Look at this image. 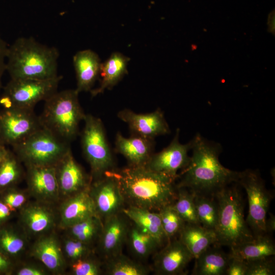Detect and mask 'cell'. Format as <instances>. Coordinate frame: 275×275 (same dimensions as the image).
Instances as JSON below:
<instances>
[{
	"label": "cell",
	"mask_w": 275,
	"mask_h": 275,
	"mask_svg": "<svg viewBox=\"0 0 275 275\" xmlns=\"http://www.w3.org/2000/svg\"><path fill=\"white\" fill-rule=\"evenodd\" d=\"M192 155L178 178L177 187H184L195 195L214 197L228 185L237 182L239 172L223 166L219 160L221 145L197 133L191 140Z\"/></svg>",
	"instance_id": "obj_1"
},
{
	"label": "cell",
	"mask_w": 275,
	"mask_h": 275,
	"mask_svg": "<svg viewBox=\"0 0 275 275\" xmlns=\"http://www.w3.org/2000/svg\"><path fill=\"white\" fill-rule=\"evenodd\" d=\"M111 172L118 179L129 205L158 211L177 199L175 180L144 166H129Z\"/></svg>",
	"instance_id": "obj_2"
},
{
	"label": "cell",
	"mask_w": 275,
	"mask_h": 275,
	"mask_svg": "<svg viewBox=\"0 0 275 275\" xmlns=\"http://www.w3.org/2000/svg\"><path fill=\"white\" fill-rule=\"evenodd\" d=\"M59 51L33 37H21L8 46L6 70L11 79H44L58 74Z\"/></svg>",
	"instance_id": "obj_3"
},
{
	"label": "cell",
	"mask_w": 275,
	"mask_h": 275,
	"mask_svg": "<svg viewBox=\"0 0 275 275\" xmlns=\"http://www.w3.org/2000/svg\"><path fill=\"white\" fill-rule=\"evenodd\" d=\"M238 183H232L214 197L218 206L216 244L230 248L254 239L244 218V203Z\"/></svg>",
	"instance_id": "obj_4"
},
{
	"label": "cell",
	"mask_w": 275,
	"mask_h": 275,
	"mask_svg": "<svg viewBox=\"0 0 275 275\" xmlns=\"http://www.w3.org/2000/svg\"><path fill=\"white\" fill-rule=\"evenodd\" d=\"M76 89L57 91L45 100L39 117L42 126L69 143L78 133L86 114L80 105Z\"/></svg>",
	"instance_id": "obj_5"
},
{
	"label": "cell",
	"mask_w": 275,
	"mask_h": 275,
	"mask_svg": "<svg viewBox=\"0 0 275 275\" xmlns=\"http://www.w3.org/2000/svg\"><path fill=\"white\" fill-rule=\"evenodd\" d=\"M12 148L25 167L54 166L71 150L69 143L43 127Z\"/></svg>",
	"instance_id": "obj_6"
},
{
	"label": "cell",
	"mask_w": 275,
	"mask_h": 275,
	"mask_svg": "<svg viewBox=\"0 0 275 275\" xmlns=\"http://www.w3.org/2000/svg\"><path fill=\"white\" fill-rule=\"evenodd\" d=\"M84 121L81 147L94 180L114 171L115 162L101 120L91 114H86Z\"/></svg>",
	"instance_id": "obj_7"
},
{
	"label": "cell",
	"mask_w": 275,
	"mask_h": 275,
	"mask_svg": "<svg viewBox=\"0 0 275 275\" xmlns=\"http://www.w3.org/2000/svg\"><path fill=\"white\" fill-rule=\"evenodd\" d=\"M63 76L49 79H10L0 96L4 109L22 108L34 109L41 101H45L55 93Z\"/></svg>",
	"instance_id": "obj_8"
},
{
	"label": "cell",
	"mask_w": 275,
	"mask_h": 275,
	"mask_svg": "<svg viewBox=\"0 0 275 275\" xmlns=\"http://www.w3.org/2000/svg\"><path fill=\"white\" fill-rule=\"evenodd\" d=\"M237 183L245 190L249 209L246 222L255 237L266 234L265 223L273 198L258 171L239 172Z\"/></svg>",
	"instance_id": "obj_9"
},
{
	"label": "cell",
	"mask_w": 275,
	"mask_h": 275,
	"mask_svg": "<svg viewBox=\"0 0 275 275\" xmlns=\"http://www.w3.org/2000/svg\"><path fill=\"white\" fill-rule=\"evenodd\" d=\"M42 127L34 109H4L0 111V143L13 147Z\"/></svg>",
	"instance_id": "obj_10"
},
{
	"label": "cell",
	"mask_w": 275,
	"mask_h": 275,
	"mask_svg": "<svg viewBox=\"0 0 275 275\" xmlns=\"http://www.w3.org/2000/svg\"><path fill=\"white\" fill-rule=\"evenodd\" d=\"M89 193L97 214L102 221L122 212L125 207V202L119 181L111 171L92 180Z\"/></svg>",
	"instance_id": "obj_11"
},
{
	"label": "cell",
	"mask_w": 275,
	"mask_h": 275,
	"mask_svg": "<svg viewBox=\"0 0 275 275\" xmlns=\"http://www.w3.org/2000/svg\"><path fill=\"white\" fill-rule=\"evenodd\" d=\"M179 135L180 129H177L170 144L161 151L153 153L144 167L176 180L178 177V171L184 169L189 163L188 153L191 147V141L181 144Z\"/></svg>",
	"instance_id": "obj_12"
},
{
	"label": "cell",
	"mask_w": 275,
	"mask_h": 275,
	"mask_svg": "<svg viewBox=\"0 0 275 275\" xmlns=\"http://www.w3.org/2000/svg\"><path fill=\"white\" fill-rule=\"evenodd\" d=\"M60 200H63L90 187L92 181L74 159L70 150L54 166Z\"/></svg>",
	"instance_id": "obj_13"
},
{
	"label": "cell",
	"mask_w": 275,
	"mask_h": 275,
	"mask_svg": "<svg viewBox=\"0 0 275 275\" xmlns=\"http://www.w3.org/2000/svg\"><path fill=\"white\" fill-rule=\"evenodd\" d=\"M194 258L179 239L173 238L155 253L151 268L156 274H183Z\"/></svg>",
	"instance_id": "obj_14"
},
{
	"label": "cell",
	"mask_w": 275,
	"mask_h": 275,
	"mask_svg": "<svg viewBox=\"0 0 275 275\" xmlns=\"http://www.w3.org/2000/svg\"><path fill=\"white\" fill-rule=\"evenodd\" d=\"M25 177L27 190L36 201L52 205L60 200L54 166H28Z\"/></svg>",
	"instance_id": "obj_15"
},
{
	"label": "cell",
	"mask_w": 275,
	"mask_h": 275,
	"mask_svg": "<svg viewBox=\"0 0 275 275\" xmlns=\"http://www.w3.org/2000/svg\"><path fill=\"white\" fill-rule=\"evenodd\" d=\"M51 205L36 201L19 211L20 225L28 236L38 237L53 231L58 217Z\"/></svg>",
	"instance_id": "obj_16"
},
{
	"label": "cell",
	"mask_w": 275,
	"mask_h": 275,
	"mask_svg": "<svg viewBox=\"0 0 275 275\" xmlns=\"http://www.w3.org/2000/svg\"><path fill=\"white\" fill-rule=\"evenodd\" d=\"M117 116L127 124L134 135L154 140L157 136L170 132L164 114L159 108L147 114H138L124 109L118 112Z\"/></svg>",
	"instance_id": "obj_17"
},
{
	"label": "cell",
	"mask_w": 275,
	"mask_h": 275,
	"mask_svg": "<svg viewBox=\"0 0 275 275\" xmlns=\"http://www.w3.org/2000/svg\"><path fill=\"white\" fill-rule=\"evenodd\" d=\"M122 213L103 221L97 241L99 251L105 260L122 253L123 246L126 241L129 226Z\"/></svg>",
	"instance_id": "obj_18"
},
{
	"label": "cell",
	"mask_w": 275,
	"mask_h": 275,
	"mask_svg": "<svg viewBox=\"0 0 275 275\" xmlns=\"http://www.w3.org/2000/svg\"><path fill=\"white\" fill-rule=\"evenodd\" d=\"M51 231L38 237L33 244L31 253L50 272L60 274L67 265L61 241Z\"/></svg>",
	"instance_id": "obj_19"
},
{
	"label": "cell",
	"mask_w": 275,
	"mask_h": 275,
	"mask_svg": "<svg viewBox=\"0 0 275 275\" xmlns=\"http://www.w3.org/2000/svg\"><path fill=\"white\" fill-rule=\"evenodd\" d=\"M89 188L62 201L58 214L60 228L65 230L87 218L97 215Z\"/></svg>",
	"instance_id": "obj_20"
},
{
	"label": "cell",
	"mask_w": 275,
	"mask_h": 275,
	"mask_svg": "<svg viewBox=\"0 0 275 275\" xmlns=\"http://www.w3.org/2000/svg\"><path fill=\"white\" fill-rule=\"evenodd\" d=\"M153 140L133 135L125 138L117 133L115 151L124 156L129 166H144L153 154Z\"/></svg>",
	"instance_id": "obj_21"
},
{
	"label": "cell",
	"mask_w": 275,
	"mask_h": 275,
	"mask_svg": "<svg viewBox=\"0 0 275 275\" xmlns=\"http://www.w3.org/2000/svg\"><path fill=\"white\" fill-rule=\"evenodd\" d=\"M77 86L75 89L81 92L90 91L98 77L101 65L98 54L90 49L77 52L73 58Z\"/></svg>",
	"instance_id": "obj_22"
},
{
	"label": "cell",
	"mask_w": 275,
	"mask_h": 275,
	"mask_svg": "<svg viewBox=\"0 0 275 275\" xmlns=\"http://www.w3.org/2000/svg\"><path fill=\"white\" fill-rule=\"evenodd\" d=\"M133 224L150 234L162 247L169 241L162 227L157 211L128 205L122 210Z\"/></svg>",
	"instance_id": "obj_23"
},
{
	"label": "cell",
	"mask_w": 275,
	"mask_h": 275,
	"mask_svg": "<svg viewBox=\"0 0 275 275\" xmlns=\"http://www.w3.org/2000/svg\"><path fill=\"white\" fill-rule=\"evenodd\" d=\"M130 59L120 52H114L104 62L101 63L99 75L101 80L98 88L92 89V97L103 93L114 87L127 73V66Z\"/></svg>",
	"instance_id": "obj_24"
},
{
	"label": "cell",
	"mask_w": 275,
	"mask_h": 275,
	"mask_svg": "<svg viewBox=\"0 0 275 275\" xmlns=\"http://www.w3.org/2000/svg\"><path fill=\"white\" fill-rule=\"evenodd\" d=\"M179 236L195 259L210 246L216 244L215 231L199 224L185 223Z\"/></svg>",
	"instance_id": "obj_25"
},
{
	"label": "cell",
	"mask_w": 275,
	"mask_h": 275,
	"mask_svg": "<svg viewBox=\"0 0 275 275\" xmlns=\"http://www.w3.org/2000/svg\"><path fill=\"white\" fill-rule=\"evenodd\" d=\"M220 246L216 244H213L195 258L192 274H225L229 257Z\"/></svg>",
	"instance_id": "obj_26"
},
{
	"label": "cell",
	"mask_w": 275,
	"mask_h": 275,
	"mask_svg": "<svg viewBox=\"0 0 275 275\" xmlns=\"http://www.w3.org/2000/svg\"><path fill=\"white\" fill-rule=\"evenodd\" d=\"M275 245L269 234L256 237L254 239L230 248L229 258L248 261L274 256Z\"/></svg>",
	"instance_id": "obj_27"
},
{
	"label": "cell",
	"mask_w": 275,
	"mask_h": 275,
	"mask_svg": "<svg viewBox=\"0 0 275 275\" xmlns=\"http://www.w3.org/2000/svg\"><path fill=\"white\" fill-rule=\"evenodd\" d=\"M126 241L133 254L141 259L156 253L160 247L154 238L135 224L129 228Z\"/></svg>",
	"instance_id": "obj_28"
},
{
	"label": "cell",
	"mask_w": 275,
	"mask_h": 275,
	"mask_svg": "<svg viewBox=\"0 0 275 275\" xmlns=\"http://www.w3.org/2000/svg\"><path fill=\"white\" fill-rule=\"evenodd\" d=\"M28 235L12 227L0 228V252L10 259L17 258L25 251Z\"/></svg>",
	"instance_id": "obj_29"
},
{
	"label": "cell",
	"mask_w": 275,
	"mask_h": 275,
	"mask_svg": "<svg viewBox=\"0 0 275 275\" xmlns=\"http://www.w3.org/2000/svg\"><path fill=\"white\" fill-rule=\"evenodd\" d=\"M104 269L108 275H147L151 269L122 253L105 259Z\"/></svg>",
	"instance_id": "obj_30"
},
{
	"label": "cell",
	"mask_w": 275,
	"mask_h": 275,
	"mask_svg": "<svg viewBox=\"0 0 275 275\" xmlns=\"http://www.w3.org/2000/svg\"><path fill=\"white\" fill-rule=\"evenodd\" d=\"M103 226V221L98 216L87 218L65 229L66 235L92 245L98 240Z\"/></svg>",
	"instance_id": "obj_31"
},
{
	"label": "cell",
	"mask_w": 275,
	"mask_h": 275,
	"mask_svg": "<svg viewBox=\"0 0 275 275\" xmlns=\"http://www.w3.org/2000/svg\"><path fill=\"white\" fill-rule=\"evenodd\" d=\"M21 163L13 151L11 150L0 162V193L15 186L25 176Z\"/></svg>",
	"instance_id": "obj_32"
},
{
	"label": "cell",
	"mask_w": 275,
	"mask_h": 275,
	"mask_svg": "<svg viewBox=\"0 0 275 275\" xmlns=\"http://www.w3.org/2000/svg\"><path fill=\"white\" fill-rule=\"evenodd\" d=\"M195 202L200 225L215 231L218 217V206L215 197L195 195Z\"/></svg>",
	"instance_id": "obj_33"
},
{
	"label": "cell",
	"mask_w": 275,
	"mask_h": 275,
	"mask_svg": "<svg viewBox=\"0 0 275 275\" xmlns=\"http://www.w3.org/2000/svg\"><path fill=\"white\" fill-rule=\"evenodd\" d=\"M177 188V198L173 208L186 223L200 225L197 214L195 195L187 188Z\"/></svg>",
	"instance_id": "obj_34"
},
{
	"label": "cell",
	"mask_w": 275,
	"mask_h": 275,
	"mask_svg": "<svg viewBox=\"0 0 275 275\" xmlns=\"http://www.w3.org/2000/svg\"><path fill=\"white\" fill-rule=\"evenodd\" d=\"M157 212L168 240L179 235L186 223L173 208L172 204L162 207Z\"/></svg>",
	"instance_id": "obj_35"
},
{
	"label": "cell",
	"mask_w": 275,
	"mask_h": 275,
	"mask_svg": "<svg viewBox=\"0 0 275 275\" xmlns=\"http://www.w3.org/2000/svg\"><path fill=\"white\" fill-rule=\"evenodd\" d=\"M61 244L64 257L70 264L93 255L92 245L67 235L62 239Z\"/></svg>",
	"instance_id": "obj_36"
},
{
	"label": "cell",
	"mask_w": 275,
	"mask_h": 275,
	"mask_svg": "<svg viewBox=\"0 0 275 275\" xmlns=\"http://www.w3.org/2000/svg\"><path fill=\"white\" fill-rule=\"evenodd\" d=\"M0 195V199L14 212L20 211L29 203L30 196L27 190H21L15 186L4 190Z\"/></svg>",
	"instance_id": "obj_37"
},
{
	"label": "cell",
	"mask_w": 275,
	"mask_h": 275,
	"mask_svg": "<svg viewBox=\"0 0 275 275\" xmlns=\"http://www.w3.org/2000/svg\"><path fill=\"white\" fill-rule=\"evenodd\" d=\"M71 273L73 275H99L103 272L102 264L93 255L71 264Z\"/></svg>",
	"instance_id": "obj_38"
},
{
	"label": "cell",
	"mask_w": 275,
	"mask_h": 275,
	"mask_svg": "<svg viewBox=\"0 0 275 275\" xmlns=\"http://www.w3.org/2000/svg\"><path fill=\"white\" fill-rule=\"evenodd\" d=\"M247 270L245 275H274L275 262L274 256L245 261Z\"/></svg>",
	"instance_id": "obj_39"
},
{
	"label": "cell",
	"mask_w": 275,
	"mask_h": 275,
	"mask_svg": "<svg viewBox=\"0 0 275 275\" xmlns=\"http://www.w3.org/2000/svg\"><path fill=\"white\" fill-rule=\"evenodd\" d=\"M14 272L16 275H46L50 272L43 265L26 263L18 267Z\"/></svg>",
	"instance_id": "obj_40"
},
{
	"label": "cell",
	"mask_w": 275,
	"mask_h": 275,
	"mask_svg": "<svg viewBox=\"0 0 275 275\" xmlns=\"http://www.w3.org/2000/svg\"><path fill=\"white\" fill-rule=\"evenodd\" d=\"M247 265L245 261L234 258H229L226 269V275H245Z\"/></svg>",
	"instance_id": "obj_41"
},
{
	"label": "cell",
	"mask_w": 275,
	"mask_h": 275,
	"mask_svg": "<svg viewBox=\"0 0 275 275\" xmlns=\"http://www.w3.org/2000/svg\"><path fill=\"white\" fill-rule=\"evenodd\" d=\"M8 45L0 34V91L3 75L6 71V58Z\"/></svg>",
	"instance_id": "obj_42"
},
{
	"label": "cell",
	"mask_w": 275,
	"mask_h": 275,
	"mask_svg": "<svg viewBox=\"0 0 275 275\" xmlns=\"http://www.w3.org/2000/svg\"><path fill=\"white\" fill-rule=\"evenodd\" d=\"M13 270L12 260L0 252V273H11Z\"/></svg>",
	"instance_id": "obj_43"
},
{
	"label": "cell",
	"mask_w": 275,
	"mask_h": 275,
	"mask_svg": "<svg viewBox=\"0 0 275 275\" xmlns=\"http://www.w3.org/2000/svg\"><path fill=\"white\" fill-rule=\"evenodd\" d=\"M14 213L0 199V228L3 226Z\"/></svg>",
	"instance_id": "obj_44"
},
{
	"label": "cell",
	"mask_w": 275,
	"mask_h": 275,
	"mask_svg": "<svg viewBox=\"0 0 275 275\" xmlns=\"http://www.w3.org/2000/svg\"><path fill=\"white\" fill-rule=\"evenodd\" d=\"M269 217L266 218L265 220V228L266 233L270 235L275 230V216L271 213H269Z\"/></svg>",
	"instance_id": "obj_45"
},
{
	"label": "cell",
	"mask_w": 275,
	"mask_h": 275,
	"mask_svg": "<svg viewBox=\"0 0 275 275\" xmlns=\"http://www.w3.org/2000/svg\"><path fill=\"white\" fill-rule=\"evenodd\" d=\"M10 151L5 145L0 143V162L6 157Z\"/></svg>",
	"instance_id": "obj_46"
}]
</instances>
